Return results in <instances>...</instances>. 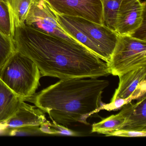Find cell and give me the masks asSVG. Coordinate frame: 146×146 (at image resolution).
<instances>
[{
	"instance_id": "3",
	"label": "cell",
	"mask_w": 146,
	"mask_h": 146,
	"mask_svg": "<svg viewBox=\"0 0 146 146\" xmlns=\"http://www.w3.org/2000/svg\"><path fill=\"white\" fill-rule=\"evenodd\" d=\"M41 76L33 60L17 50L0 68V78L24 101L36 94Z\"/></svg>"
},
{
	"instance_id": "20",
	"label": "cell",
	"mask_w": 146,
	"mask_h": 146,
	"mask_svg": "<svg viewBox=\"0 0 146 146\" xmlns=\"http://www.w3.org/2000/svg\"><path fill=\"white\" fill-rule=\"evenodd\" d=\"M146 131L131 130L119 129L112 132L107 136L123 137H145Z\"/></svg>"
},
{
	"instance_id": "5",
	"label": "cell",
	"mask_w": 146,
	"mask_h": 146,
	"mask_svg": "<svg viewBox=\"0 0 146 146\" xmlns=\"http://www.w3.org/2000/svg\"><path fill=\"white\" fill-rule=\"evenodd\" d=\"M146 67L131 71L119 76L118 87L109 104H105L101 110H117L132 100L146 95Z\"/></svg>"
},
{
	"instance_id": "10",
	"label": "cell",
	"mask_w": 146,
	"mask_h": 146,
	"mask_svg": "<svg viewBox=\"0 0 146 146\" xmlns=\"http://www.w3.org/2000/svg\"><path fill=\"white\" fill-rule=\"evenodd\" d=\"M46 120L45 113L40 108L23 100L14 115L0 125V130L23 127H39Z\"/></svg>"
},
{
	"instance_id": "16",
	"label": "cell",
	"mask_w": 146,
	"mask_h": 146,
	"mask_svg": "<svg viewBox=\"0 0 146 146\" xmlns=\"http://www.w3.org/2000/svg\"><path fill=\"white\" fill-rule=\"evenodd\" d=\"M103 8V25L115 31L117 15L122 0H101Z\"/></svg>"
},
{
	"instance_id": "9",
	"label": "cell",
	"mask_w": 146,
	"mask_h": 146,
	"mask_svg": "<svg viewBox=\"0 0 146 146\" xmlns=\"http://www.w3.org/2000/svg\"><path fill=\"white\" fill-rule=\"evenodd\" d=\"M146 16V2L141 0H122L117 15L115 32L119 36H131Z\"/></svg>"
},
{
	"instance_id": "1",
	"label": "cell",
	"mask_w": 146,
	"mask_h": 146,
	"mask_svg": "<svg viewBox=\"0 0 146 146\" xmlns=\"http://www.w3.org/2000/svg\"><path fill=\"white\" fill-rule=\"evenodd\" d=\"M16 50L36 64L42 76L60 80L110 75L107 64L77 41L42 32L25 24L14 28Z\"/></svg>"
},
{
	"instance_id": "2",
	"label": "cell",
	"mask_w": 146,
	"mask_h": 146,
	"mask_svg": "<svg viewBox=\"0 0 146 146\" xmlns=\"http://www.w3.org/2000/svg\"><path fill=\"white\" fill-rule=\"evenodd\" d=\"M109 85L108 80L98 78L60 80L25 102L47 113L52 122L65 127L76 123L89 125L88 118L105 104L102 94Z\"/></svg>"
},
{
	"instance_id": "6",
	"label": "cell",
	"mask_w": 146,
	"mask_h": 146,
	"mask_svg": "<svg viewBox=\"0 0 146 146\" xmlns=\"http://www.w3.org/2000/svg\"><path fill=\"white\" fill-rule=\"evenodd\" d=\"M63 16L96 46L101 53L102 60L108 64L117 43L118 35L103 25L79 17Z\"/></svg>"
},
{
	"instance_id": "15",
	"label": "cell",
	"mask_w": 146,
	"mask_h": 146,
	"mask_svg": "<svg viewBox=\"0 0 146 146\" xmlns=\"http://www.w3.org/2000/svg\"><path fill=\"white\" fill-rule=\"evenodd\" d=\"M14 25L12 13L5 0H0V33L13 41Z\"/></svg>"
},
{
	"instance_id": "14",
	"label": "cell",
	"mask_w": 146,
	"mask_h": 146,
	"mask_svg": "<svg viewBox=\"0 0 146 146\" xmlns=\"http://www.w3.org/2000/svg\"><path fill=\"white\" fill-rule=\"evenodd\" d=\"M12 13L14 28L25 24L33 0H5Z\"/></svg>"
},
{
	"instance_id": "8",
	"label": "cell",
	"mask_w": 146,
	"mask_h": 146,
	"mask_svg": "<svg viewBox=\"0 0 146 146\" xmlns=\"http://www.w3.org/2000/svg\"><path fill=\"white\" fill-rule=\"evenodd\" d=\"M56 13L103 25L101 0H45Z\"/></svg>"
},
{
	"instance_id": "4",
	"label": "cell",
	"mask_w": 146,
	"mask_h": 146,
	"mask_svg": "<svg viewBox=\"0 0 146 146\" xmlns=\"http://www.w3.org/2000/svg\"><path fill=\"white\" fill-rule=\"evenodd\" d=\"M107 64L110 74L118 76L146 67V41L131 36L118 35Z\"/></svg>"
},
{
	"instance_id": "11",
	"label": "cell",
	"mask_w": 146,
	"mask_h": 146,
	"mask_svg": "<svg viewBox=\"0 0 146 146\" xmlns=\"http://www.w3.org/2000/svg\"><path fill=\"white\" fill-rule=\"evenodd\" d=\"M119 112L125 118L122 129L146 131V96L136 103L129 102L122 107Z\"/></svg>"
},
{
	"instance_id": "19",
	"label": "cell",
	"mask_w": 146,
	"mask_h": 146,
	"mask_svg": "<svg viewBox=\"0 0 146 146\" xmlns=\"http://www.w3.org/2000/svg\"><path fill=\"white\" fill-rule=\"evenodd\" d=\"M42 133L39 127H23L9 129L8 135H39Z\"/></svg>"
},
{
	"instance_id": "17",
	"label": "cell",
	"mask_w": 146,
	"mask_h": 146,
	"mask_svg": "<svg viewBox=\"0 0 146 146\" xmlns=\"http://www.w3.org/2000/svg\"><path fill=\"white\" fill-rule=\"evenodd\" d=\"M16 50L13 41L0 33V68Z\"/></svg>"
},
{
	"instance_id": "13",
	"label": "cell",
	"mask_w": 146,
	"mask_h": 146,
	"mask_svg": "<svg viewBox=\"0 0 146 146\" xmlns=\"http://www.w3.org/2000/svg\"><path fill=\"white\" fill-rule=\"evenodd\" d=\"M124 121L125 118L121 113L111 115L100 122L93 124L91 132L105 134L107 136L113 131L121 129Z\"/></svg>"
},
{
	"instance_id": "18",
	"label": "cell",
	"mask_w": 146,
	"mask_h": 146,
	"mask_svg": "<svg viewBox=\"0 0 146 146\" xmlns=\"http://www.w3.org/2000/svg\"><path fill=\"white\" fill-rule=\"evenodd\" d=\"M51 135L67 136H79L80 134L77 131L70 129L68 127L56 123L54 122L51 123Z\"/></svg>"
},
{
	"instance_id": "7",
	"label": "cell",
	"mask_w": 146,
	"mask_h": 146,
	"mask_svg": "<svg viewBox=\"0 0 146 146\" xmlns=\"http://www.w3.org/2000/svg\"><path fill=\"white\" fill-rule=\"evenodd\" d=\"M25 24L45 33L77 41L63 29L57 21L54 11L45 0H33Z\"/></svg>"
},
{
	"instance_id": "21",
	"label": "cell",
	"mask_w": 146,
	"mask_h": 146,
	"mask_svg": "<svg viewBox=\"0 0 146 146\" xmlns=\"http://www.w3.org/2000/svg\"><path fill=\"white\" fill-rule=\"evenodd\" d=\"M131 36L140 40L146 41V16L143 18L141 26L135 31Z\"/></svg>"
},
{
	"instance_id": "12",
	"label": "cell",
	"mask_w": 146,
	"mask_h": 146,
	"mask_svg": "<svg viewBox=\"0 0 146 146\" xmlns=\"http://www.w3.org/2000/svg\"><path fill=\"white\" fill-rule=\"evenodd\" d=\"M23 100L0 78V125L14 115Z\"/></svg>"
}]
</instances>
